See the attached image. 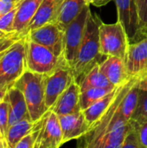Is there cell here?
<instances>
[{
    "label": "cell",
    "mask_w": 147,
    "mask_h": 148,
    "mask_svg": "<svg viewBox=\"0 0 147 148\" xmlns=\"http://www.w3.org/2000/svg\"><path fill=\"white\" fill-rule=\"evenodd\" d=\"M3 37H4V36H3ZM2 38H3V37H2ZM0 40H1V38H0Z\"/></svg>",
    "instance_id": "41"
},
{
    "label": "cell",
    "mask_w": 147,
    "mask_h": 148,
    "mask_svg": "<svg viewBox=\"0 0 147 148\" xmlns=\"http://www.w3.org/2000/svg\"><path fill=\"white\" fill-rule=\"evenodd\" d=\"M101 22L97 14L89 11L85 35L72 69L75 79L78 83L94 66L101 64L107 57L101 52L100 25Z\"/></svg>",
    "instance_id": "1"
},
{
    "label": "cell",
    "mask_w": 147,
    "mask_h": 148,
    "mask_svg": "<svg viewBox=\"0 0 147 148\" xmlns=\"http://www.w3.org/2000/svg\"><path fill=\"white\" fill-rule=\"evenodd\" d=\"M9 87H2V88H0V102L4 98V96H5V95L7 93V90H8Z\"/></svg>",
    "instance_id": "37"
},
{
    "label": "cell",
    "mask_w": 147,
    "mask_h": 148,
    "mask_svg": "<svg viewBox=\"0 0 147 148\" xmlns=\"http://www.w3.org/2000/svg\"><path fill=\"white\" fill-rule=\"evenodd\" d=\"M23 0H0V16L16 8Z\"/></svg>",
    "instance_id": "32"
},
{
    "label": "cell",
    "mask_w": 147,
    "mask_h": 148,
    "mask_svg": "<svg viewBox=\"0 0 147 148\" xmlns=\"http://www.w3.org/2000/svg\"><path fill=\"white\" fill-rule=\"evenodd\" d=\"M34 122L30 120H23L9 127L6 142L8 148H16L17 143L31 132Z\"/></svg>",
    "instance_id": "24"
},
{
    "label": "cell",
    "mask_w": 147,
    "mask_h": 148,
    "mask_svg": "<svg viewBox=\"0 0 147 148\" xmlns=\"http://www.w3.org/2000/svg\"><path fill=\"white\" fill-rule=\"evenodd\" d=\"M20 39V37L16 34H10L9 36H6L0 40V56L16 41Z\"/></svg>",
    "instance_id": "31"
},
{
    "label": "cell",
    "mask_w": 147,
    "mask_h": 148,
    "mask_svg": "<svg viewBox=\"0 0 147 148\" xmlns=\"http://www.w3.org/2000/svg\"><path fill=\"white\" fill-rule=\"evenodd\" d=\"M89 4L87 0H65L62 3L56 20V23L63 31L78 16L83 9Z\"/></svg>",
    "instance_id": "20"
},
{
    "label": "cell",
    "mask_w": 147,
    "mask_h": 148,
    "mask_svg": "<svg viewBox=\"0 0 147 148\" xmlns=\"http://www.w3.org/2000/svg\"><path fill=\"white\" fill-rule=\"evenodd\" d=\"M42 0H23L16 13L14 32L20 37L26 36L27 29L37 12Z\"/></svg>",
    "instance_id": "16"
},
{
    "label": "cell",
    "mask_w": 147,
    "mask_h": 148,
    "mask_svg": "<svg viewBox=\"0 0 147 148\" xmlns=\"http://www.w3.org/2000/svg\"><path fill=\"white\" fill-rule=\"evenodd\" d=\"M26 69L24 36L16 40L0 56V88L13 85Z\"/></svg>",
    "instance_id": "4"
},
{
    "label": "cell",
    "mask_w": 147,
    "mask_h": 148,
    "mask_svg": "<svg viewBox=\"0 0 147 148\" xmlns=\"http://www.w3.org/2000/svg\"><path fill=\"white\" fill-rule=\"evenodd\" d=\"M118 21L126 30L130 43L143 39L139 15L135 0H115Z\"/></svg>",
    "instance_id": "9"
},
{
    "label": "cell",
    "mask_w": 147,
    "mask_h": 148,
    "mask_svg": "<svg viewBox=\"0 0 147 148\" xmlns=\"http://www.w3.org/2000/svg\"><path fill=\"white\" fill-rule=\"evenodd\" d=\"M125 63L129 77L139 76L147 71V36L129 44Z\"/></svg>",
    "instance_id": "12"
},
{
    "label": "cell",
    "mask_w": 147,
    "mask_h": 148,
    "mask_svg": "<svg viewBox=\"0 0 147 148\" xmlns=\"http://www.w3.org/2000/svg\"><path fill=\"white\" fill-rule=\"evenodd\" d=\"M136 126L140 144L143 148H147V121L141 123L136 122Z\"/></svg>",
    "instance_id": "33"
},
{
    "label": "cell",
    "mask_w": 147,
    "mask_h": 148,
    "mask_svg": "<svg viewBox=\"0 0 147 148\" xmlns=\"http://www.w3.org/2000/svg\"><path fill=\"white\" fill-rule=\"evenodd\" d=\"M14 85L23 94L31 121H38L49 110L45 103V75L26 69Z\"/></svg>",
    "instance_id": "3"
},
{
    "label": "cell",
    "mask_w": 147,
    "mask_h": 148,
    "mask_svg": "<svg viewBox=\"0 0 147 148\" xmlns=\"http://www.w3.org/2000/svg\"><path fill=\"white\" fill-rule=\"evenodd\" d=\"M143 148L137 132V126L136 122L133 121H131L129 122V127L127 129V132L125 135L124 142L122 145V148Z\"/></svg>",
    "instance_id": "28"
},
{
    "label": "cell",
    "mask_w": 147,
    "mask_h": 148,
    "mask_svg": "<svg viewBox=\"0 0 147 148\" xmlns=\"http://www.w3.org/2000/svg\"><path fill=\"white\" fill-rule=\"evenodd\" d=\"M137 87L141 90L147 91V71L138 76Z\"/></svg>",
    "instance_id": "35"
},
{
    "label": "cell",
    "mask_w": 147,
    "mask_h": 148,
    "mask_svg": "<svg viewBox=\"0 0 147 148\" xmlns=\"http://www.w3.org/2000/svg\"><path fill=\"white\" fill-rule=\"evenodd\" d=\"M137 81H138V76H137ZM137 81L128 89V91L123 96L120 102V114L122 117L128 122L131 121L132 120L133 114L135 112L139 101V88L137 87Z\"/></svg>",
    "instance_id": "23"
},
{
    "label": "cell",
    "mask_w": 147,
    "mask_h": 148,
    "mask_svg": "<svg viewBox=\"0 0 147 148\" xmlns=\"http://www.w3.org/2000/svg\"><path fill=\"white\" fill-rule=\"evenodd\" d=\"M72 69L63 63L49 75H45V103L50 109L62 94L75 81Z\"/></svg>",
    "instance_id": "8"
},
{
    "label": "cell",
    "mask_w": 147,
    "mask_h": 148,
    "mask_svg": "<svg viewBox=\"0 0 147 148\" xmlns=\"http://www.w3.org/2000/svg\"><path fill=\"white\" fill-rule=\"evenodd\" d=\"M90 10V4H88L64 31L63 57L71 69H73L75 63L77 55L85 35L88 17Z\"/></svg>",
    "instance_id": "7"
},
{
    "label": "cell",
    "mask_w": 147,
    "mask_h": 148,
    "mask_svg": "<svg viewBox=\"0 0 147 148\" xmlns=\"http://www.w3.org/2000/svg\"><path fill=\"white\" fill-rule=\"evenodd\" d=\"M25 45L26 65L29 71L49 75L60 65L67 63L63 56H56L49 49L35 42L27 36H25Z\"/></svg>",
    "instance_id": "5"
},
{
    "label": "cell",
    "mask_w": 147,
    "mask_h": 148,
    "mask_svg": "<svg viewBox=\"0 0 147 148\" xmlns=\"http://www.w3.org/2000/svg\"><path fill=\"white\" fill-rule=\"evenodd\" d=\"M50 109L58 116L82 111L81 108V88L75 80L62 94Z\"/></svg>",
    "instance_id": "15"
},
{
    "label": "cell",
    "mask_w": 147,
    "mask_h": 148,
    "mask_svg": "<svg viewBox=\"0 0 147 148\" xmlns=\"http://www.w3.org/2000/svg\"><path fill=\"white\" fill-rule=\"evenodd\" d=\"M138 123L147 121V91L139 89V101L132 120Z\"/></svg>",
    "instance_id": "26"
},
{
    "label": "cell",
    "mask_w": 147,
    "mask_h": 148,
    "mask_svg": "<svg viewBox=\"0 0 147 148\" xmlns=\"http://www.w3.org/2000/svg\"><path fill=\"white\" fill-rule=\"evenodd\" d=\"M0 148H6V146H5L4 142L3 141V140L1 139V137H0Z\"/></svg>",
    "instance_id": "38"
},
{
    "label": "cell",
    "mask_w": 147,
    "mask_h": 148,
    "mask_svg": "<svg viewBox=\"0 0 147 148\" xmlns=\"http://www.w3.org/2000/svg\"><path fill=\"white\" fill-rule=\"evenodd\" d=\"M81 91L90 88H114L108 78L101 71L100 64L94 66L80 81Z\"/></svg>",
    "instance_id": "21"
},
{
    "label": "cell",
    "mask_w": 147,
    "mask_h": 148,
    "mask_svg": "<svg viewBox=\"0 0 147 148\" xmlns=\"http://www.w3.org/2000/svg\"><path fill=\"white\" fill-rule=\"evenodd\" d=\"M115 88V87H114ZM114 88H90L81 91V108L84 110L104 97Z\"/></svg>",
    "instance_id": "25"
},
{
    "label": "cell",
    "mask_w": 147,
    "mask_h": 148,
    "mask_svg": "<svg viewBox=\"0 0 147 148\" xmlns=\"http://www.w3.org/2000/svg\"><path fill=\"white\" fill-rule=\"evenodd\" d=\"M42 124L34 148H57L63 145L59 116L49 109L42 116Z\"/></svg>",
    "instance_id": "10"
},
{
    "label": "cell",
    "mask_w": 147,
    "mask_h": 148,
    "mask_svg": "<svg viewBox=\"0 0 147 148\" xmlns=\"http://www.w3.org/2000/svg\"><path fill=\"white\" fill-rule=\"evenodd\" d=\"M101 71L108 78L111 83L114 86H118L127 81L129 78L125 59L118 56H107L100 64Z\"/></svg>",
    "instance_id": "18"
},
{
    "label": "cell",
    "mask_w": 147,
    "mask_h": 148,
    "mask_svg": "<svg viewBox=\"0 0 147 148\" xmlns=\"http://www.w3.org/2000/svg\"><path fill=\"white\" fill-rule=\"evenodd\" d=\"M64 1L65 0H42L36 14L27 29L26 36L30 30L41 27L43 24L48 23H55Z\"/></svg>",
    "instance_id": "17"
},
{
    "label": "cell",
    "mask_w": 147,
    "mask_h": 148,
    "mask_svg": "<svg viewBox=\"0 0 147 148\" xmlns=\"http://www.w3.org/2000/svg\"><path fill=\"white\" fill-rule=\"evenodd\" d=\"M14 34V33H13ZM9 36L8 34H6V33H4L3 31H2L1 29H0V38H2V37H3V36Z\"/></svg>",
    "instance_id": "39"
},
{
    "label": "cell",
    "mask_w": 147,
    "mask_h": 148,
    "mask_svg": "<svg viewBox=\"0 0 147 148\" xmlns=\"http://www.w3.org/2000/svg\"><path fill=\"white\" fill-rule=\"evenodd\" d=\"M139 10L142 37L147 36V0H135Z\"/></svg>",
    "instance_id": "30"
},
{
    "label": "cell",
    "mask_w": 147,
    "mask_h": 148,
    "mask_svg": "<svg viewBox=\"0 0 147 148\" xmlns=\"http://www.w3.org/2000/svg\"><path fill=\"white\" fill-rule=\"evenodd\" d=\"M5 98L9 108V127L23 120L31 121L25 98L18 88L14 84L10 86Z\"/></svg>",
    "instance_id": "14"
},
{
    "label": "cell",
    "mask_w": 147,
    "mask_h": 148,
    "mask_svg": "<svg viewBox=\"0 0 147 148\" xmlns=\"http://www.w3.org/2000/svg\"><path fill=\"white\" fill-rule=\"evenodd\" d=\"M110 1H111V0H108V2H110Z\"/></svg>",
    "instance_id": "40"
},
{
    "label": "cell",
    "mask_w": 147,
    "mask_h": 148,
    "mask_svg": "<svg viewBox=\"0 0 147 148\" xmlns=\"http://www.w3.org/2000/svg\"><path fill=\"white\" fill-rule=\"evenodd\" d=\"M36 140L33 137L32 134L29 133L25 135L16 145V148H34Z\"/></svg>",
    "instance_id": "34"
},
{
    "label": "cell",
    "mask_w": 147,
    "mask_h": 148,
    "mask_svg": "<svg viewBox=\"0 0 147 148\" xmlns=\"http://www.w3.org/2000/svg\"><path fill=\"white\" fill-rule=\"evenodd\" d=\"M17 7L12 10L11 11L0 16V29L8 35L15 33L14 23H15V17H16Z\"/></svg>",
    "instance_id": "29"
},
{
    "label": "cell",
    "mask_w": 147,
    "mask_h": 148,
    "mask_svg": "<svg viewBox=\"0 0 147 148\" xmlns=\"http://www.w3.org/2000/svg\"><path fill=\"white\" fill-rule=\"evenodd\" d=\"M136 81L137 76H134L129 78L126 82L123 83L118 95L116 96L110 108L101 116V118L90 128V130L84 136L79 139L80 141L77 145L79 147L91 148L95 141H97L109 131L121 127L130 122L126 121L122 117L120 107L123 96L126 95L128 89L135 83Z\"/></svg>",
    "instance_id": "2"
},
{
    "label": "cell",
    "mask_w": 147,
    "mask_h": 148,
    "mask_svg": "<svg viewBox=\"0 0 147 148\" xmlns=\"http://www.w3.org/2000/svg\"><path fill=\"white\" fill-rule=\"evenodd\" d=\"M8 130H9V108H8V101L4 96L3 101L0 102V137L4 142L6 148H8L6 142Z\"/></svg>",
    "instance_id": "27"
},
{
    "label": "cell",
    "mask_w": 147,
    "mask_h": 148,
    "mask_svg": "<svg viewBox=\"0 0 147 148\" xmlns=\"http://www.w3.org/2000/svg\"><path fill=\"white\" fill-rule=\"evenodd\" d=\"M123 83L120 84V85L116 86L111 92H109L104 97H102L98 101H96L95 103L91 105L89 108L82 110V112H83V114L85 115V118H86V120H87L90 128L101 118V116L110 108V106L112 105V103L115 100L116 96L118 95V94H119V92H120Z\"/></svg>",
    "instance_id": "19"
},
{
    "label": "cell",
    "mask_w": 147,
    "mask_h": 148,
    "mask_svg": "<svg viewBox=\"0 0 147 148\" xmlns=\"http://www.w3.org/2000/svg\"><path fill=\"white\" fill-rule=\"evenodd\" d=\"M130 44L127 34L121 23L117 21L114 23L100 25L101 52L105 56H118L125 59Z\"/></svg>",
    "instance_id": "6"
},
{
    "label": "cell",
    "mask_w": 147,
    "mask_h": 148,
    "mask_svg": "<svg viewBox=\"0 0 147 148\" xmlns=\"http://www.w3.org/2000/svg\"><path fill=\"white\" fill-rule=\"evenodd\" d=\"M88 3L91 5H94V6H98V7H101V6H103V5H106L107 3H108V0H87Z\"/></svg>",
    "instance_id": "36"
},
{
    "label": "cell",
    "mask_w": 147,
    "mask_h": 148,
    "mask_svg": "<svg viewBox=\"0 0 147 148\" xmlns=\"http://www.w3.org/2000/svg\"><path fill=\"white\" fill-rule=\"evenodd\" d=\"M27 36L54 52L58 56H63L64 31L55 23H48L30 30Z\"/></svg>",
    "instance_id": "11"
},
{
    "label": "cell",
    "mask_w": 147,
    "mask_h": 148,
    "mask_svg": "<svg viewBox=\"0 0 147 148\" xmlns=\"http://www.w3.org/2000/svg\"><path fill=\"white\" fill-rule=\"evenodd\" d=\"M128 127L129 123L121 127L109 131L95 141L91 148H122Z\"/></svg>",
    "instance_id": "22"
},
{
    "label": "cell",
    "mask_w": 147,
    "mask_h": 148,
    "mask_svg": "<svg viewBox=\"0 0 147 148\" xmlns=\"http://www.w3.org/2000/svg\"><path fill=\"white\" fill-rule=\"evenodd\" d=\"M59 121L62 131L63 144L73 140H79L90 129L82 111L71 114L61 115L59 116Z\"/></svg>",
    "instance_id": "13"
}]
</instances>
